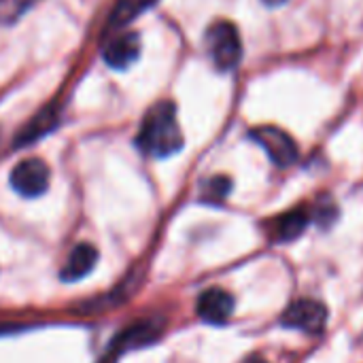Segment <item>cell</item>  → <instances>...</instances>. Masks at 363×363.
Returning <instances> with one entry per match:
<instances>
[{
    "label": "cell",
    "mask_w": 363,
    "mask_h": 363,
    "mask_svg": "<svg viewBox=\"0 0 363 363\" xmlns=\"http://www.w3.org/2000/svg\"><path fill=\"white\" fill-rule=\"evenodd\" d=\"M96 262H98V249L87 242H79L70 251V255L60 272V279L66 283H74V281L83 279L85 274H89L94 270Z\"/></svg>",
    "instance_id": "cell-9"
},
{
    "label": "cell",
    "mask_w": 363,
    "mask_h": 363,
    "mask_svg": "<svg viewBox=\"0 0 363 363\" xmlns=\"http://www.w3.org/2000/svg\"><path fill=\"white\" fill-rule=\"evenodd\" d=\"M240 363H268L262 355H249V357H245Z\"/></svg>",
    "instance_id": "cell-15"
},
{
    "label": "cell",
    "mask_w": 363,
    "mask_h": 363,
    "mask_svg": "<svg viewBox=\"0 0 363 363\" xmlns=\"http://www.w3.org/2000/svg\"><path fill=\"white\" fill-rule=\"evenodd\" d=\"M57 121H60V111H57V106H55V104L45 106L43 111H38V113L23 125V130H21V132L17 134V138H15V145L26 147V145H30V143L43 138L45 134H49L51 130H55Z\"/></svg>",
    "instance_id": "cell-10"
},
{
    "label": "cell",
    "mask_w": 363,
    "mask_h": 363,
    "mask_svg": "<svg viewBox=\"0 0 363 363\" xmlns=\"http://www.w3.org/2000/svg\"><path fill=\"white\" fill-rule=\"evenodd\" d=\"M196 313L206 323L223 325L234 313V298L221 287H211V289L200 294L198 304H196Z\"/></svg>",
    "instance_id": "cell-8"
},
{
    "label": "cell",
    "mask_w": 363,
    "mask_h": 363,
    "mask_svg": "<svg viewBox=\"0 0 363 363\" xmlns=\"http://www.w3.org/2000/svg\"><path fill=\"white\" fill-rule=\"evenodd\" d=\"M281 323L306 334H321L328 323V308L317 300H298L281 317Z\"/></svg>",
    "instance_id": "cell-6"
},
{
    "label": "cell",
    "mask_w": 363,
    "mask_h": 363,
    "mask_svg": "<svg viewBox=\"0 0 363 363\" xmlns=\"http://www.w3.org/2000/svg\"><path fill=\"white\" fill-rule=\"evenodd\" d=\"M262 2H264L266 6H272V9H274V6H281V4H287L289 0H262Z\"/></svg>",
    "instance_id": "cell-16"
},
{
    "label": "cell",
    "mask_w": 363,
    "mask_h": 363,
    "mask_svg": "<svg viewBox=\"0 0 363 363\" xmlns=\"http://www.w3.org/2000/svg\"><path fill=\"white\" fill-rule=\"evenodd\" d=\"M155 0H119L111 13V26H123L132 21L138 13L149 9Z\"/></svg>",
    "instance_id": "cell-12"
},
{
    "label": "cell",
    "mask_w": 363,
    "mask_h": 363,
    "mask_svg": "<svg viewBox=\"0 0 363 363\" xmlns=\"http://www.w3.org/2000/svg\"><path fill=\"white\" fill-rule=\"evenodd\" d=\"M136 143L140 151L160 160L170 157L183 149L185 140L177 119V106L170 100H162L147 111Z\"/></svg>",
    "instance_id": "cell-1"
},
{
    "label": "cell",
    "mask_w": 363,
    "mask_h": 363,
    "mask_svg": "<svg viewBox=\"0 0 363 363\" xmlns=\"http://www.w3.org/2000/svg\"><path fill=\"white\" fill-rule=\"evenodd\" d=\"M49 166L38 157L21 160L11 170V187L23 198H36L49 187Z\"/></svg>",
    "instance_id": "cell-5"
},
{
    "label": "cell",
    "mask_w": 363,
    "mask_h": 363,
    "mask_svg": "<svg viewBox=\"0 0 363 363\" xmlns=\"http://www.w3.org/2000/svg\"><path fill=\"white\" fill-rule=\"evenodd\" d=\"M308 221H311V213L306 208H291L289 213L277 217L272 225V236L277 242H291L304 234Z\"/></svg>",
    "instance_id": "cell-11"
},
{
    "label": "cell",
    "mask_w": 363,
    "mask_h": 363,
    "mask_svg": "<svg viewBox=\"0 0 363 363\" xmlns=\"http://www.w3.org/2000/svg\"><path fill=\"white\" fill-rule=\"evenodd\" d=\"M30 4L32 0H0V23L15 21Z\"/></svg>",
    "instance_id": "cell-14"
},
{
    "label": "cell",
    "mask_w": 363,
    "mask_h": 363,
    "mask_svg": "<svg viewBox=\"0 0 363 363\" xmlns=\"http://www.w3.org/2000/svg\"><path fill=\"white\" fill-rule=\"evenodd\" d=\"M232 189V181L228 177H213L202 185V200L208 204H219L228 198Z\"/></svg>",
    "instance_id": "cell-13"
},
{
    "label": "cell",
    "mask_w": 363,
    "mask_h": 363,
    "mask_svg": "<svg viewBox=\"0 0 363 363\" xmlns=\"http://www.w3.org/2000/svg\"><path fill=\"white\" fill-rule=\"evenodd\" d=\"M138 55H140V34L132 30L117 32L102 49V60L115 70H125L138 60Z\"/></svg>",
    "instance_id": "cell-7"
},
{
    "label": "cell",
    "mask_w": 363,
    "mask_h": 363,
    "mask_svg": "<svg viewBox=\"0 0 363 363\" xmlns=\"http://www.w3.org/2000/svg\"><path fill=\"white\" fill-rule=\"evenodd\" d=\"M206 51L217 66V70H234L242 57V40L238 34V28L232 21H215L206 30Z\"/></svg>",
    "instance_id": "cell-2"
},
{
    "label": "cell",
    "mask_w": 363,
    "mask_h": 363,
    "mask_svg": "<svg viewBox=\"0 0 363 363\" xmlns=\"http://www.w3.org/2000/svg\"><path fill=\"white\" fill-rule=\"evenodd\" d=\"M251 138L268 153V157L279 168H289L298 162V145L285 130L274 125H262L251 132Z\"/></svg>",
    "instance_id": "cell-4"
},
{
    "label": "cell",
    "mask_w": 363,
    "mask_h": 363,
    "mask_svg": "<svg viewBox=\"0 0 363 363\" xmlns=\"http://www.w3.org/2000/svg\"><path fill=\"white\" fill-rule=\"evenodd\" d=\"M164 332V321L162 319H143L136 321L132 325H128L113 342L108 353L104 355V359L100 363H113L117 357H121L123 353L132 351V349H143L151 342H155Z\"/></svg>",
    "instance_id": "cell-3"
}]
</instances>
